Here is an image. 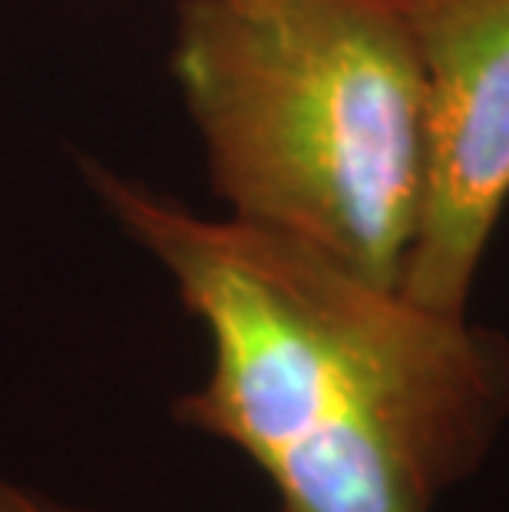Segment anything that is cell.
Listing matches in <instances>:
<instances>
[{"mask_svg":"<svg viewBox=\"0 0 509 512\" xmlns=\"http://www.w3.org/2000/svg\"><path fill=\"white\" fill-rule=\"evenodd\" d=\"M0 512H96V509L63 503L57 496L40 493V489L17 483L7 473H0Z\"/></svg>","mask_w":509,"mask_h":512,"instance_id":"277c9868","label":"cell"},{"mask_svg":"<svg viewBox=\"0 0 509 512\" xmlns=\"http://www.w3.org/2000/svg\"><path fill=\"white\" fill-rule=\"evenodd\" d=\"M424 70V195L400 291L467 314L509 202V0H397Z\"/></svg>","mask_w":509,"mask_h":512,"instance_id":"3957f363","label":"cell"},{"mask_svg":"<svg viewBox=\"0 0 509 512\" xmlns=\"http://www.w3.org/2000/svg\"><path fill=\"white\" fill-rule=\"evenodd\" d=\"M172 73L232 219L400 288L424 70L397 0H179Z\"/></svg>","mask_w":509,"mask_h":512,"instance_id":"7a4b0ae2","label":"cell"},{"mask_svg":"<svg viewBox=\"0 0 509 512\" xmlns=\"http://www.w3.org/2000/svg\"><path fill=\"white\" fill-rule=\"evenodd\" d=\"M93 179L209 334V377L176 400L179 423L242 450L281 512H433L480 470L509 417L500 334L272 228Z\"/></svg>","mask_w":509,"mask_h":512,"instance_id":"6da1fadb","label":"cell"}]
</instances>
